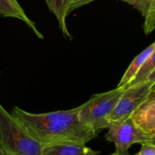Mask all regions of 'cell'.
<instances>
[{"label":"cell","mask_w":155,"mask_h":155,"mask_svg":"<svg viewBox=\"0 0 155 155\" xmlns=\"http://www.w3.org/2000/svg\"><path fill=\"white\" fill-rule=\"evenodd\" d=\"M151 86L152 83L146 80L127 87L107 119L109 127L132 117L151 95Z\"/></svg>","instance_id":"5"},{"label":"cell","mask_w":155,"mask_h":155,"mask_svg":"<svg viewBox=\"0 0 155 155\" xmlns=\"http://www.w3.org/2000/svg\"><path fill=\"white\" fill-rule=\"evenodd\" d=\"M120 1H123L132 5L133 8L137 9L142 14V16L145 17L152 0H120Z\"/></svg>","instance_id":"13"},{"label":"cell","mask_w":155,"mask_h":155,"mask_svg":"<svg viewBox=\"0 0 155 155\" xmlns=\"http://www.w3.org/2000/svg\"><path fill=\"white\" fill-rule=\"evenodd\" d=\"M143 29L145 34H149L155 30V0H152L150 4L148 13L145 17Z\"/></svg>","instance_id":"12"},{"label":"cell","mask_w":155,"mask_h":155,"mask_svg":"<svg viewBox=\"0 0 155 155\" xmlns=\"http://www.w3.org/2000/svg\"><path fill=\"white\" fill-rule=\"evenodd\" d=\"M151 136L145 133L135 123L132 117L121 122L116 123L108 128L105 139L108 142H114L116 147L115 154L129 155L130 146L136 143H145Z\"/></svg>","instance_id":"4"},{"label":"cell","mask_w":155,"mask_h":155,"mask_svg":"<svg viewBox=\"0 0 155 155\" xmlns=\"http://www.w3.org/2000/svg\"><path fill=\"white\" fill-rule=\"evenodd\" d=\"M138 155H155V145L148 143H142V148Z\"/></svg>","instance_id":"14"},{"label":"cell","mask_w":155,"mask_h":155,"mask_svg":"<svg viewBox=\"0 0 155 155\" xmlns=\"http://www.w3.org/2000/svg\"><path fill=\"white\" fill-rule=\"evenodd\" d=\"M147 81H149V82H151V83H155V70L154 71H153L152 73H151V74H150L149 75V77H148V78H147ZM146 80H145V81H146Z\"/></svg>","instance_id":"16"},{"label":"cell","mask_w":155,"mask_h":155,"mask_svg":"<svg viewBox=\"0 0 155 155\" xmlns=\"http://www.w3.org/2000/svg\"><path fill=\"white\" fill-rule=\"evenodd\" d=\"M99 151H95L84 143L64 142L53 145H44L42 148V155H89Z\"/></svg>","instance_id":"7"},{"label":"cell","mask_w":155,"mask_h":155,"mask_svg":"<svg viewBox=\"0 0 155 155\" xmlns=\"http://www.w3.org/2000/svg\"><path fill=\"white\" fill-rule=\"evenodd\" d=\"M98 153H99V152L95 153V154H89V155H98ZM110 155H120V154H115V153H114V154H110ZM129 155H130V154H129Z\"/></svg>","instance_id":"20"},{"label":"cell","mask_w":155,"mask_h":155,"mask_svg":"<svg viewBox=\"0 0 155 155\" xmlns=\"http://www.w3.org/2000/svg\"><path fill=\"white\" fill-rule=\"evenodd\" d=\"M132 118L148 136H155V92H151L146 101L132 115Z\"/></svg>","instance_id":"6"},{"label":"cell","mask_w":155,"mask_h":155,"mask_svg":"<svg viewBox=\"0 0 155 155\" xmlns=\"http://www.w3.org/2000/svg\"><path fill=\"white\" fill-rule=\"evenodd\" d=\"M155 70V50L154 52L151 54L149 58H148V60L145 62L142 67L141 68V69L139 70V72L137 73V74L136 75V77H134L133 80L127 85V86L126 87L127 89L129 86H133V85L138 84L139 83H142V82L145 81L147 80L148 77H149L150 74L153 72Z\"/></svg>","instance_id":"11"},{"label":"cell","mask_w":155,"mask_h":155,"mask_svg":"<svg viewBox=\"0 0 155 155\" xmlns=\"http://www.w3.org/2000/svg\"><path fill=\"white\" fill-rule=\"evenodd\" d=\"M145 143H148V144H151V145H155V136H151V137L149 139V140L147 141Z\"/></svg>","instance_id":"17"},{"label":"cell","mask_w":155,"mask_h":155,"mask_svg":"<svg viewBox=\"0 0 155 155\" xmlns=\"http://www.w3.org/2000/svg\"><path fill=\"white\" fill-rule=\"evenodd\" d=\"M151 92H155V83H153L152 86H151Z\"/></svg>","instance_id":"18"},{"label":"cell","mask_w":155,"mask_h":155,"mask_svg":"<svg viewBox=\"0 0 155 155\" xmlns=\"http://www.w3.org/2000/svg\"><path fill=\"white\" fill-rule=\"evenodd\" d=\"M45 2L51 12L55 15L64 36L71 40L73 37L68 30L66 24L67 17L71 13L70 8L71 0H45Z\"/></svg>","instance_id":"9"},{"label":"cell","mask_w":155,"mask_h":155,"mask_svg":"<svg viewBox=\"0 0 155 155\" xmlns=\"http://www.w3.org/2000/svg\"><path fill=\"white\" fill-rule=\"evenodd\" d=\"M125 90V88L117 87L108 92L92 95L89 101L79 106V117L81 122L97 134L104 129H108L107 119Z\"/></svg>","instance_id":"3"},{"label":"cell","mask_w":155,"mask_h":155,"mask_svg":"<svg viewBox=\"0 0 155 155\" xmlns=\"http://www.w3.org/2000/svg\"><path fill=\"white\" fill-rule=\"evenodd\" d=\"M0 16L18 18L24 21L38 38L43 39V36L36 28L35 23L27 16L17 0H0Z\"/></svg>","instance_id":"8"},{"label":"cell","mask_w":155,"mask_h":155,"mask_svg":"<svg viewBox=\"0 0 155 155\" xmlns=\"http://www.w3.org/2000/svg\"><path fill=\"white\" fill-rule=\"evenodd\" d=\"M0 147L6 155H42V145L2 106L0 107Z\"/></svg>","instance_id":"2"},{"label":"cell","mask_w":155,"mask_h":155,"mask_svg":"<svg viewBox=\"0 0 155 155\" xmlns=\"http://www.w3.org/2000/svg\"><path fill=\"white\" fill-rule=\"evenodd\" d=\"M1 106H2V105H1V104H0V107H1Z\"/></svg>","instance_id":"21"},{"label":"cell","mask_w":155,"mask_h":155,"mask_svg":"<svg viewBox=\"0 0 155 155\" xmlns=\"http://www.w3.org/2000/svg\"><path fill=\"white\" fill-rule=\"evenodd\" d=\"M94 1H95V0H71L70 12H73V11L81 7V6L86 5L89 4V3L92 2Z\"/></svg>","instance_id":"15"},{"label":"cell","mask_w":155,"mask_h":155,"mask_svg":"<svg viewBox=\"0 0 155 155\" xmlns=\"http://www.w3.org/2000/svg\"><path fill=\"white\" fill-rule=\"evenodd\" d=\"M155 50V42H153L151 45L147 47L145 50L142 51L139 54H138L131 64L128 68L126 71L125 74H124L123 77L121 78L120 81L118 83L117 87L118 88H125L127 86V85L134 79L137 73L139 72V70L142 67V65L145 64V62L148 60V58L151 56V54L154 52Z\"/></svg>","instance_id":"10"},{"label":"cell","mask_w":155,"mask_h":155,"mask_svg":"<svg viewBox=\"0 0 155 155\" xmlns=\"http://www.w3.org/2000/svg\"><path fill=\"white\" fill-rule=\"evenodd\" d=\"M12 114L42 146L64 142L86 144L97 136L80 120L79 107L43 114L29 113L15 107Z\"/></svg>","instance_id":"1"},{"label":"cell","mask_w":155,"mask_h":155,"mask_svg":"<svg viewBox=\"0 0 155 155\" xmlns=\"http://www.w3.org/2000/svg\"><path fill=\"white\" fill-rule=\"evenodd\" d=\"M135 155H138V154H135Z\"/></svg>","instance_id":"22"},{"label":"cell","mask_w":155,"mask_h":155,"mask_svg":"<svg viewBox=\"0 0 155 155\" xmlns=\"http://www.w3.org/2000/svg\"><path fill=\"white\" fill-rule=\"evenodd\" d=\"M0 155H6L5 153L4 152V151L2 150V148L0 147Z\"/></svg>","instance_id":"19"}]
</instances>
